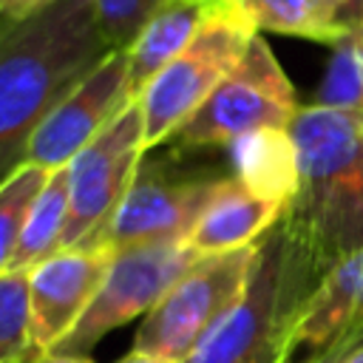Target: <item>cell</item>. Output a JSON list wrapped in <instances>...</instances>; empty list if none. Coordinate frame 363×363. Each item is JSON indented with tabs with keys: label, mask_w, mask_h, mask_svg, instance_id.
I'll return each instance as SVG.
<instances>
[{
	"label": "cell",
	"mask_w": 363,
	"mask_h": 363,
	"mask_svg": "<svg viewBox=\"0 0 363 363\" xmlns=\"http://www.w3.org/2000/svg\"><path fill=\"white\" fill-rule=\"evenodd\" d=\"M111 54L94 0H51L0 17V182L26 164L40 122Z\"/></svg>",
	"instance_id": "cell-1"
},
{
	"label": "cell",
	"mask_w": 363,
	"mask_h": 363,
	"mask_svg": "<svg viewBox=\"0 0 363 363\" xmlns=\"http://www.w3.org/2000/svg\"><path fill=\"white\" fill-rule=\"evenodd\" d=\"M298 190L281 221L323 278L363 252V113L326 105L298 108L289 122Z\"/></svg>",
	"instance_id": "cell-2"
},
{
	"label": "cell",
	"mask_w": 363,
	"mask_h": 363,
	"mask_svg": "<svg viewBox=\"0 0 363 363\" xmlns=\"http://www.w3.org/2000/svg\"><path fill=\"white\" fill-rule=\"evenodd\" d=\"M320 275L278 221L261 241L238 301L184 363H284L292 329Z\"/></svg>",
	"instance_id": "cell-3"
},
{
	"label": "cell",
	"mask_w": 363,
	"mask_h": 363,
	"mask_svg": "<svg viewBox=\"0 0 363 363\" xmlns=\"http://www.w3.org/2000/svg\"><path fill=\"white\" fill-rule=\"evenodd\" d=\"M255 34L258 31L224 0L187 48L176 54L136 96L145 116V150L173 139L213 88L233 71Z\"/></svg>",
	"instance_id": "cell-4"
},
{
	"label": "cell",
	"mask_w": 363,
	"mask_h": 363,
	"mask_svg": "<svg viewBox=\"0 0 363 363\" xmlns=\"http://www.w3.org/2000/svg\"><path fill=\"white\" fill-rule=\"evenodd\" d=\"M295 113L298 99L292 82L267 40L255 34L233 71L213 88L170 142L179 150L230 145L250 130L289 128Z\"/></svg>",
	"instance_id": "cell-5"
},
{
	"label": "cell",
	"mask_w": 363,
	"mask_h": 363,
	"mask_svg": "<svg viewBox=\"0 0 363 363\" xmlns=\"http://www.w3.org/2000/svg\"><path fill=\"white\" fill-rule=\"evenodd\" d=\"M255 255L258 244L201 255L145 315L133 337V352L184 363L213 323L244 292Z\"/></svg>",
	"instance_id": "cell-6"
},
{
	"label": "cell",
	"mask_w": 363,
	"mask_h": 363,
	"mask_svg": "<svg viewBox=\"0 0 363 363\" xmlns=\"http://www.w3.org/2000/svg\"><path fill=\"white\" fill-rule=\"evenodd\" d=\"M145 159V116L133 99L68 162V221L60 250L102 247V235Z\"/></svg>",
	"instance_id": "cell-7"
},
{
	"label": "cell",
	"mask_w": 363,
	"mask_h": 363,
	"mask_svg": "<svg viewBox=\"0 0 363 363\" xmlns=\"http://www.w3.org/2000/svg\"><path fill=\"white\" fill-rule=\"evenodd\" d=\"M201 255L187 241H153L116 250L79 323L48 354H88L111 329L147 315Z\"/></svg>",
	"instance_id": "cell-8"
},
{
	"label": "cell",
	"mask_w": 363,
	"mask_h": 363,
	"mask_svg": "<svg viewBox=\"0 0 363 363\" xmlns=\"http://www.w3.org/2000/svg\"><path fill=\"white\" fill-rule=\"evenodd\" d=\"M221 179L210 170H187L173 156L142 159L102 235V247L116 252L133 244L187 241Z\"/></svg>",
	"instance_id": "cell-9"
},
{
	"label": "cell",
	"mask_w": 363,
	"mask_h": 363,
	"mask_svg": "<svg viewBox=\"0 0 363 363\" xmlns=\"http://www.w3.org/2000/svg\"><path fill=\"white\" fill-rule=\"evenodd\" d=\"M130 77L128 54L111 51L54 111L40 122L28 142L26 162L43 170L65 167L113 116H119L130 102Z\"/></svg>",
	"instance_id": "cell-10"
},
{
	"label": "cell",
	"mask_w": 363,
	"mask_h": 363,
	"mask_svg": "<svg viewBox=\"0 0 363 363\" xmlns=\"http://www.w3.org/2000/svg\"><path fill=\"white\" fill-rule=\"evenodd\" d=\"M113 250L108 247H74L57 250L28 269V318L31 343L40 354H48L79 323L94 301Z\"/></svg>",
	"instance_id": "cell-11"
},
{
	"label": "cell",
	"mask_w": 363,
	"mask_h": 363,
	"mask_svg": "<svg viewBox=\"0 0 363 363\" xmlns=\"http://www.w3.org/2000/svg\"><path fill=\"white\" fill-rule=\"evenodd\" d=\"M284 210L286 207L264 201L255 193H250L235 176H224L216 184L193 233L187 235V244L199 255L252 247L281 221Z\"/></svg>",
	"instance_id": "cell-12"
},
{
	"label": "cell",
	"mask_w": 363,
	"mask_h": 363,
	"mask_svg": "<svg viewBox=\"0 0 363 363\" xmlns=\"http://www.w3.org/2000/svg\"><path fill=\"white\" fill-rule=\"evenodd\" d=\"M224 6V0H162L156 14L147 20L142 34L133 40L128 54V77L133 96L176 57L187 48L196 31Z\"/></svg>",
	"instance_id": "cell-13"
},
{
	"label": "cell",
	"mask_w": 363,
	"mask_h": 363,
	"mask_svg": "<svg viewBox=\"0 0 363 363\" xmlns=\"http://www.w3.org/2000/svg\"><path fill=\"white\" fill-rule=\"evenodd\" d=\"M363 284V252L346 258L335 269H329L315 292L309 295L289 340V352L295 349H312V352H332L340 337L346 335L357 295Z\"/></svg>",
	"instance_id": "cell-14"
},
{
	"label": "cell",
	"mask_w": 363,
	"mask_h": 363,
	"mask_svg": "<svg viewBox=\"0 0 363 363\" xmlns=\"http://www.w3.org/2000/svg\"><path fill=\"white\" fill-rule=\"evenodd\" d=\"M233 176L258 199L286 207L298 190V150L286 128L250 130L230 145Z\"/></svg>",
	"instance_id": "cell-15"
},
{
	"label": "cell",
	"mask_w": 363,
	"mask_h": 363,
	"mask_svg": "<svg viewBox=\"0 0 363 363\" xmlns=\"http://www.w3.org/2000/svg\"><path fill=\"white\" fill-rule=\"evenodd\" d=\"M227 6L255 31L306 37L329 45H335L357 17L352 0H227Z\"/></svg>",
	"instance_id": "cell-16"
},
{
	"label": "cell",
	"mask_w": 363,
	"mask_h": 363,
	"mask_svg": "<svg viewBox=\"0 0 363 363\" xmlns=\"http://www.w3.org/2000/svg\"><path fill=\"white\" fill-rule=\"evenodd\" d=\"M65 221H68V164L51 170L40 196L34 199L14 258L9 264V272H28L34 264L57 252Z\"/></svg>",
	"instance_id": "cell-17"
},
{
	"label": "cell",
	"mask_w": 363,
	"mask_h": 363,
	"mask_svg": "<svg viewBox=\"0 0 363 363\" xmlns=\"http://www.w3.org/2000/svg\"><path fill=\"white\" fill-rule=\"evenodd\" d=\"M318 105L363 113V14L352 20L346 34L332 45Z\"/></svg>",
	"instance_id": "cell-18"
},
{
	"label": "cell",
	"mask_w": 363,
	"mask_h": 363,
	"mask_svg": "<svg viewBox=\"0 0 363 363\" xmlns=\"http://www.w3.org/2000/svg\"><path fill=\"white\" fill-rule=\"evenodd\" d=\"M45 182H48V170L28 162L0 182V272H9L31 204Z\"/></svg>",
	"instance_id": "cell-19"
},
{
	"label": "cell",
	"mask_w": 363,
	"mask_h": 363,
	"mask_svg": "<svg viewBox=\"0 0 363 363\" xmlns=\"http://www.w3.org/2000/svg\"><path fill=\"white\" fill-rule=\"evenodd\" d=\"M40 352L31 343L28 272H0V363H31Z\"/></svg>",
	"instance_id": "cell-20"
},
{
	"label": "cell",
	"mask_w": 363,
	"mask_h": 363,
	"mask_svg": "<svg viewBox=\"0 0 363 363\" xmlns=\"http://www.w3.org/2000/svg\"><path fill=\"white\" fill-rule=\"evenodd\" d=\"M162 0H94L99 31L111 51H128Z\"/></svg>",
	"instance_id": "cell-21"
},
{
	"label": "cell",
	"mask_w": 363,
	"mask_h": 363,
	"mask_svg": "<svg viewBox=\"0 0 363 363\" xmlns=\"http://www.w3.org/2000/svg\"><path fill=\"white\" fill-rule=\"evenodd\" d=\"M363 335V284H360V295H357V306H354V315H352V323H349V329H346V335L340 337V343L332 349V352H326L320 360H332V357H337V354H343L357 337Z\"/></svg>",
	"instance_id": "cell-22"
},
{
	"label": "cell",
	"mask_w": 363,
	"mask_h": 363,
	"mask_svg": "<svg viewBox=\"0 0 363 363\" xmlns=\"http://www.w3.org/2000/svg\"><path fill=\"white\" fill-rule=\"evenodd\" d=\"M51 0H0V17L11 20V17H26L31 11H37L40 6H45Z\"/></svg>",
	"instance_id": "cell-23"
},
{
	"label": "cell",
	"mask_w": 363,
	"mask_h": 363,
	"mask_svg": "<svg viewBox=\"0 0 363 363\" xmlns=\"http://www.w3.org/2000/svg\"><path fill=\"white\" fill-rule=\"evenodd\" d=\"M320 363H363V335H360L343 354H337V357H332V360H320Z\"/></svg>",
	"instance_id": "cell-24"
},
{
	"label": "cell",
	"mask_w": 363,
	"mask_h": 363,
	"mask_svg": "<svg viewBox=\"0 0 363 363\" xmlns=\"http://www.w3.org/2000/svg\"><path fill=\"white\" fill-rule=\"evenodd\" d=\"M31 363H94L88 354H40Z\"/></svg>",
	"instance_id": "cell-25"
},
{
	"label": "cell",
	"mask_w": 363,
	"mask_h": 363,
	"mask_svg": "<svg viewBox=\"0 0 363 363\" xmlns=\"http://www.w3.org/2000/svg\"><path fill=\"white\" fill-rule=\"evenodd\" d=\"M116 363H173V360H164V357H156V354H145V352H128L122 360H116Z\"/></svg>",
	"instance_id": "cell-26"
},
{
	"label": "cell",
	"mask_w": 363,
	"mask_h": 363,
	"mask_svg": "<svg viewBox=\"0 0 363 363\" xmlns=\"http://www.w3.org/2000/svg\"><path fill=\"white\" fill-rule=\"evenodd\" d=\"M312 363H320V360H312Z\"/></svg>",
	"instance_id": "cell-27"
}]
</instances>
